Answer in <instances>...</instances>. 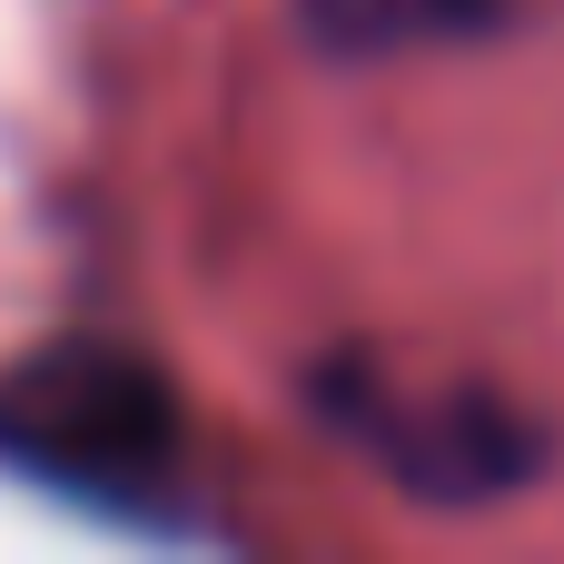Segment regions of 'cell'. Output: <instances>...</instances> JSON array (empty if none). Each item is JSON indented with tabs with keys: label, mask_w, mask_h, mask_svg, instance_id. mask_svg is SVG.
I'll return each instance as SVG.
<instances>
[{
	"label": "cell",
	"mask_w": 564,
	"mask_h": 564,
	"mask_svg": "<svg viewBox=\"0 0 564 564\" xmlns=\"http://www.w3.org/2000/svg\"><path fill=\"white\" fill-rule=\"evenodd\" d=\"M0 466L109 516H169L188 466L178 397L149 357L109 337H59L0 377Z\"/></svg>",
	"instance_id": "cell-1"
},
{
	"label": "cell",
	"mask_w": 564,
	"mask_h": 564,
	"mask_svg": "<svg viewBox=\"0 0 564 564\" xmlns=\"http://www.w3.org/2000/svg\"><path fill=\"white\" fill-rule=\"evenodd\" d=\"M317 416L357 446V456H377L406 496H456V506H476V496H506L525 466H535V436L496 406V397H406L387 367H367V357H327L317 367Z\"/></svg>",
	"instance_id": "cell-2"
},
{
	"label": "cell",
	"mask_w": 564,
	"mask_h": 564,
	"mask_svg": "<svg viewBox=\"0 0 564 564\" xmlns=\"http://www.w3.org/2000/svg\"><path fill=\"white\" fill-rule=\"evenodd\" d=\"M525 0H297V30L327 59H416V50H456V40H496L516 30Z\"/></svg>",
	"instance_id": "cell-3"
}]
</instances>
